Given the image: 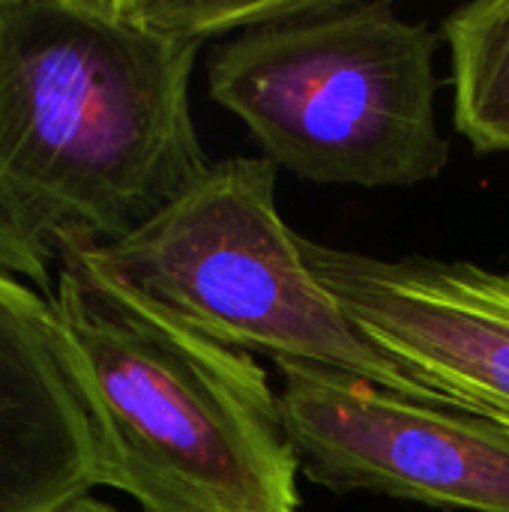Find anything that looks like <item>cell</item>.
Listing matches in <instances>:
<instances>
[{
  "mask_svg": "<svg viewBox=\"0 0 509 512\" xmlns=\"http://www.w3.org/2000/svg\"><path fill=\"white\" fill-rule=\"evenodd\" d=\"M276 369L279 414L312 483L441 510L509 512L507 429L327 366Z\"/></svg>",
  "mask_w": 509,
  "mask_h": 512,
  "instance_id": "obj_5",
  "label": "cell"
},
{
  "mask_svg": "<svg viewBox=\"0 0 509 512\" xmlns=\"http://www.w3.org/2000/svg\"><path fill=\"white\" fill-rule=\"evenodd\" d=\"M204 42L174 0H0V270L54 291L207 168L192 117Z\"/></svg>",
  "mask_w": 509,
  "mask_h": 512,
  "instance_id": "obj_1",
  "label": "cell"
},
{
  "mask_svg": "<svg viewBox=\"0 0 509 512\" xmlns=\"http://www.w3.org/2000/svg\"><path fill=\"white\" fill-rule=\"evenodd\" d=\"M300 252L378 351L459 411L509 432V270L375 258L306 237Z\"/></svg>",
  "mask_w": 509,
  "mask_h": 512,
  "instance_id": "obj_6",
  "label": "cell"
},
{
  "mask_svg": "<svg viewBox=\"0 0 509 512\" xmlns=\"http://www.w3.org/2000/svg\"><path fill=\"white\" fill-rule=\"evenodd\" d=\"M54 342L90 420L99 486L144 512H297L279 396L246 351L213 342L66 255Z\"/></svg>",
  "mask_w": 509,
  "mask_h": 512,
  "instance_id": "obj_2",
  "label": "cell"
},
{
  "mask_svg": "<svg viewBox=\"0 0 509 512\" xmlns=\"http://www.w3.org/2000/svg\"><path fill=\"white\" fill-rule=\"evenodd\" d=\"M435 51L438 33L387 0H300L222 39L207 90L276 168L327 186H417L450 159Z\"/></svg>",
  "mask_w": 509,
  "mask_h": 512,
  "instance_id": "obj_3",
  "label": "cell"
},
{
  "mask_svg": "<svg viewBox=\"0 0 509 512\" xmlns=\"http://www.w3.org/2000/svg\"><path fill=\"white\" fill-rule=\"evenodd\" d=\"M99 486L90 420L48 297L0 270V512H60Z\"/></svg>",
  "mask_w": 509,
  "mask_h": 512,
  "instance_id": "obj_7",
  "label": "cell"
},
{
  "mask_svg": "<svg viewBox=\"0 0 509 512\" xmlns=\"http://www.w3.org/2000/svg\"><path fill=\"white\" fill-rule=\"evenodd\" d=\"M453 126L477 153H509V0H477L444 18Z\"/></svg>",
  "mask_w": 509,
  "mask_h": 512,
  "instance_id": "obj_8",
  "label": "cell"
},
{
  "mask_svg": "<svg viewBox=\"0 0 509 512\" xmlns=\"http://www.w3.org/2000/svg\"><path fill=\"white\" fill-rule=\"evenodd\" d=\"M60 512H123V510H117V507H111V504H102V501H96V498H78L75 504H69L66 510H60Z\"/></svg>",
  "mask_w": 509,
  "mask_h": 512,
  "instance_id": "obj_9",
  "label": "cell"
},
{
  "mask_svg": "<svg viewBox=\"0 0 509 512\" xmlns=\"http://www.w3.org/2000/svg\"><path fill=\"white\" fill-rule=\"evenodd\" d=\"M276 171L264 156L210 162L141 231L78 258L219 345L273 363L327 366L402 399L459 411L348 321L306 264L300 234L279 216Z\"/></svg>",
  "mask_w": 509,
  "mask_h": 512,
  "instance_id": "obj_4",
  "label": "cell"
}]
</instances>
